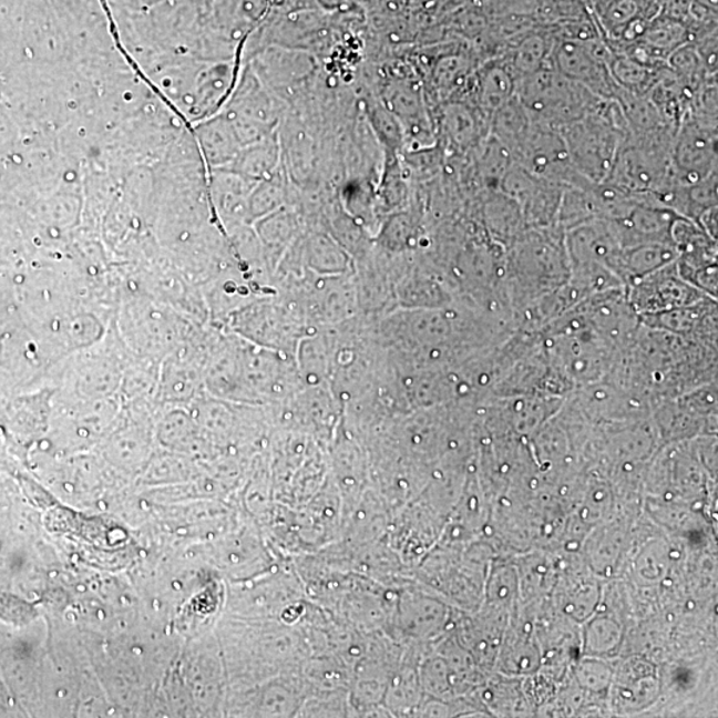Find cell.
Returning a JSON list of instances; mask_svg holds the SVG:
<instances>
[{"label":"cell","instance_id":"obj_1","mask_svg":"<svg viewBox=\"0 0 718 718\" xmlns=\"http://www.w3.org/2000/svg\"><path fill=\"white\" fill-rule=\"evenodd\" d=\"M558 131L572 166L591 184L607 182L629 133L616 100H608L602 110L565 124Z\"/></svg>","mask_w":718,"mask_h":718},{"label":"cell","instance_id":"obj_2","mask_svg":"<svg viewBox=\"0 0 718 718\" xmlns=\"http://www.w3.org/2000/svg\"><path fill=\"white\" fill-rule=\"evenodd\" d=\"M515 95L529 112L532 122L557 130L602 110L608 102L574 80L561 75L551 65L516 79Z\"/></svg>","mask_w":718,"mask_h":718},{"label":"cell","instance_id":"obj_3","mask_svg":"<svg viewBox=\"0 0 718 718\" xmlns=\"http://www.w3.org/2000/svg\"><path fill=\"white\" fill-rule=\"evenodd\" d=\"M677 185L690 186L717 172V119L685 111L670 145Z\"/></svg>","mask_w":718,"mask_h":718},{"label":"cell","instance_id":"obj_4","mask_svg":"<svg viewBox=\"0 0 718 718\" xmlns=\"http://www.w3.org/2000/svg\"><path fill=\"white\" fill-rule=\"evenodd\" d=\"M612 51L594 42L564 40L551 49L548 65L603 100H615L618 86L609 71Z\"/></svg>","mask_w":718,"mask_h":718},{"label":"cell","instance_id":"obj_5","mask_svg":"<svg viewBox=\"0 0 718 718\" xmlns=\"http://www.w3.org/2000/svg\"><path fill=\"white\" fill-rule=\"evenodd\" d=\"M122 330L133 349L151 359L168 357L177 345V330L164 309L132 304L124 311Z\"/></svg>","mask_w":718,"mask_h":718},{"label":"cell","instance_id":"obj_6","mask_svg":"<svg viewBox=\"0 0 718 718\" xmlns=\"http://www.w3.org/2000/svg\"><path fill=\"white\" fill-rule=\"evenodd\" d=\"M124 369L116 356L95 352L79 361L73 369V394L106 398L115 394L123 381Z\"/></svg>","mask_w":718,"mask_h":718},{"label":"cell","instance_id":"obj_7","mask_svg":"<svg viewBox=\"0 0 718 718\" xmlns=\"http://www.w3.org/2000/svg\"><path fill=\"white\" fill-rule=\"evenodd\" d=\"M608 65L618 89L635 93V95H648L652 86L657 82L658 75L667 66L655 69V66L638 62L627 53L618 52H612Z\"/></svg>","mask_w":718,"mask_h":718},{"label":"cell","instance_id":"obj_8","mask_svg":"<svg viewBox=\"0 0 718 718\" xmlns=\"http://www.w3.org/2000/svg\"><path fill=\"white\" fill-rule=\"evenodd\" d=\"M494 113V129L498 142L510 152L511 156H514L525 135H527L532 123L529 112L525 111L522 103L514 95Z\"/></svg>","mask_w":718,"mask_h":718},{"label":"cell","instance_id":"obj_9","mask_svg":"<svg viewBox=\"0 0 718 718\" xmlns=\"http://www.w3.org/2000/svg\"><path fill=\"white\" fill-rule=\"evenodd\" d=\"M516 79L510 66H491L483 79V99L485 106L496 111L515 95Z\"/></svg>","mask_w":718,"mask_h":718}]
</instances>
